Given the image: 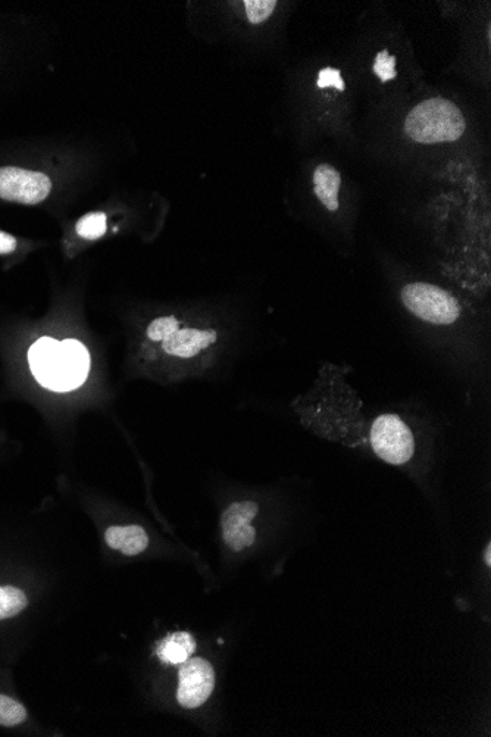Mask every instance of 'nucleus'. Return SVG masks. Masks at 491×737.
I'll use <instances>...</instances> for the list:
<instances>
[{
	"label": "nucleus",
	"instance_id": "nucleus-1",
	"mask_svg": "<svg viewBox=\"0 0 491 737\" xmlns=\"http://www.w3.org/2000/svg\"><path fill=\"white\" fill-rule=\"evenodd\" d=\"M28 364L37 382L53 392L78 389L89 376L90 355L83 343L42 337L28 351Z\"/></svg>",
	"mask_w": 491,
	"mask_h": 737
},
{
	"label": "nucleus",
	"instance_id": "nucleus-2",
	"mask_svg": "<svg viewBox=\"0 0 491 737\" xmlns=\"http://www.w3.org/2000/svg\"><path fill=\"white\" fill-rule=\"evenodd\" d=\"M465 128L467 123L458 106L443 98L418 103L405 120V133L422 145L456 142Z\"/></svg>",
	"mask_w": 491,
	"mask_h": 737
},
{
	"label": "nucleus",
	"instance_id": "nucleus-3",
	"mask_svg": "<svg viewBox=\"0 0 491 737\" xmlns=\"http://www.w3.org/2000/svg\"><path fill=\"white\" fill-rule=\"evenodd\" d=\"M367 442L381 461L394 467H411L417 457L415 427L402 412L386 411L375 415L369 424Z\"/></svg>",
	"mask_w": 491,
	"mask_h": 737
},
{
	"label": "nucleus",
	"instance_id": "nucleus-4",
	"mask_svg": "<svg viewBox=\"0 0 491 737\" xmlns=\"http://www.w3.org/2000/svg\"><path fill=\"white\" fill-rule=\"evenodd\" d=\"M400 302L412 317L436 329H452L461 321L464 311L453 293L427 281L403 284Z\"/></svg>",
	"mask_w": 491,
	"mask_h": 737
},
{
	"label": "nucleus",
	"instance_id": "nucleus-5",
	"mask_svg": "<svg viewBox=\"0 0 491 737\" xmlns=\"http://www.w3.org/2000/svg\"><path fill=\"white\" fill-rule=\"evenodd\" d=\"M52 190V181L39 171L18 167L0 168V199L21 205L42 204Z\"/></svg>",
	"mask_w": 491,
	"mask_h": 737
},
{
	"label": "nucleus",
	"instance_id": "nucleus-6",
	"mask_svg": "<svg viewBox=\"0 0 491 737\" xmlns=\"http://www.w3.org/2000/svg\"><path fill=\"white\" fill-rule=\"evenodd\" d=\"M215 671L203 658L184 661L178 677L177 701L187 710H195L208 701L214 692Z\"/></svg>",
	"mask_w": 491,
	"mask_h": 737
},
{
	"label": "nucleus",
	"instance_id": "nucleus-7",
	"mask_svg": "<svg viewBox=\"0 0 491 737\" xmlns=\"http://www.w3.org/2000/svg\"><path fill=\"white\" fill-rule=\"evenodd\" d=\"M259 515L258 502L252 499L236 501L228 505L221 514L222 539L234 552H242L256 542L253 521Z\"/></svg>",
	"mask_w": 491,
	"mask_h": 737
},
{
	"label": "nucleus",
	"instance_id": "nucleus-8",
	"mask_svg": "<svg viewBox=\"0 0 491 737\" xmlns=\"http://www.w3.org/2000/svg\"><path fill=\"white\" fill-rule=\"evenodd\" d=\"M105 540L109 548L121 551L130 557L142 554L149 545L148 533L137 524L109 527L105 532Z\"/></svg>",
	"mask_w": 491,
	"mask_h": 737
},
{
	"label": "nucleus",
	"instance_id": "nucleus-9",
	"mask_svg": "<svg viewBox=\"0 0 491 737\" xmlns=\"http://www.w3.org/2000/svg\"><path fill=\"white\" fill-rule=\"evenodd\" d=\"M342 187V176L330 164L318 165L314 173V193L322 205L330 212L339 209V193Z\"/></svg>",
	"mask_w": 491,
	"mask_h": 737
},
{
	"label": "nucleus",
	"instance_id": "nucleus-10",
	"mask_svg": "<svg viewBox=\"0 0 491 737\" xmlns=\"http://www.w3.org/2000/svg\"><path fill=\"white\" fill-rule=\"evenodd\" d=\"M196 651L195 637L187 632L172 633L162 642L158 649V657L170 665L183 664Z\"/></svg>",
	"mask_w": 491,
	"mask_h": 737
},
{
	"label": "nucleus",
	"instance_id": "nucleus-11",
	"mask_svg": "<svg viewBox=\"0 0 491 737\" xmlns=\"http://www.w3.org/2000/svg\"><path fill=\"white\" fill-rule=\"evenodd\" d=\"M27 605V596L23 590L14 586L0 587V620L20 614Z\"/></svg>",
	"mask_w": 491,
	"mask_h": 737
},
{
	"label": "nucleus",
	"instance_id": "nucleus-12",
	"mask_svg": "<svg viewBox=\"0 0 491 737\" xmlns=\"http://www.w3.org/2000/svg\"><path fill=\"white\" fill-rule=\"evenodd\" d=\"M181 327H183V321L178 320L175 315H164V317H158L150 321L146 336H148L150 342L159 345L174 331L180 330Z\"/></svg>",
	"mask_w": 491,
	"mask_h": 737
},
{
	"label": "nucleus",
	"instance_id": "nucleus-13",
	"mask_svg": "<svg viewBox=\"0 0 491 737\" xmlns=\"http://www.w3.org/2000/svg\"><path fill=\"white\" fill-rule=\"evenodd\" d=\"M106 229H108V223H106V215L103 212L84 215L75 226L78 236L89 240L99 239L106 233Z\"/></svg>",
	"mask_w": 491,
	"mask_h": 737
},
{
	"label": "nucleus",
	"instance_id": "nucleus-14",
	"mask_svg": "<svg viewBox=\"0 0 491 737\" xmlns=\"http://www.w3.org/2000/svg\"><path fill=\"white\" fill-rule=\"evenodd\" d=\"M27 718V710L9 696L0 695V726L14 727Z\"/></svg>",
	"mask_w": 491,
	"mask_h": 737
},
{
	"label": "nucleus",
	"instance_id": "nucleus-15",
	"mask_svg": "<svg viewBox=\"0 0 491 737\" xmlns=\"http://www.w3.org/2000/svg\"><path fill=\"white\" fill-rule=\"evenodd\" d=\"M278 3L275 0H246L245 8L247 18L252 24H261L267 21L274 12Z\"/></svg>",
	"mask_w": 491,
	"mask_h": 737
},
{
	"label": "nucleus",
	"instance_id": "nucleus-16",
	"mask_svg": "<svg viewBox=\"0 0 491 737\" xmlns=\"http://www.w3.org/2000/svg\"><path fill=\"white\" fill-rule=\"evenodd\" d=\"M374 73L380 77L383 83L396 78V58L387 51L378 53L374 62Z\"/></svg>",
	"mask_w": 491,
	"mask_h": 737
},
{
	"label": "nucleus",
	"instance_id": "nucleus-17",
	"mask_svg": "<svg viewBox=\"0 0 491 737\" xmlns=\"http://www.w3.org/2000/svg\"><path fill=\"white\" fill-rule=\"evenodd\" d=\"M318 87L327 89V87H336L337 90H344V81L342 73L337 68H322L318 74Z\"/></svg>",
	"mask_w": 491,
	"mask_h": 737
},
{
	"label": "nucleus",
	"instance_id": "nucleus-18",
	"mask_svg": "<svg viewBox=\"0 0 491 737\" xmlns=\"http://www.w3.org/2000/svg\"><path fill=\"white\" fill-rule=\"evenodd\" d=\"M15 249H17V239L5 231H0V255L11 254Z\"/></svg>",
	"mask_w": 491,
	"mask_h": 737
},
{
	"label": "nucleus",
	"instance_id": "nucleus-19",
	"mask_svg": "<svg viewBox=\"0 0 491 737\" xmlns=\"http://www.w3.org/2000/svg\"><path fill=\"white\" fill-rule=\"evenodd\" d=\"M484 560H486V564L489 565V567H490V564H491V548H490V543H487V546H486V555H484Z\"/></svg>",
	"mask_w": 491,
	"mask_h": 737
}]
</instances>
